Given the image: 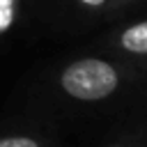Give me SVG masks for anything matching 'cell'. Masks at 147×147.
I'll return each instance as SVG.
<instances>
[{
  "instance_id": "obj_2",
  "label": "cell",
  "mask_w": 147,
  "mask_h": 147,
  "mask_svg": "<svg viewBox=\"0 0 147 147\" xmlns=\"http://www.w3.org/2000/svg\"><path fill=\"white\" fill-rule=\"evenodd\" d=\"M115 46L122 53H129L136 57H147V18L124 25L115 34Z\"/></svg>"
},
{
  "instance_id": "obj_6",
  "label": "cell",
  "mask_w": 147,
  "mask_h": 147,
  "mask_svg": "<svg viewBox=\"0 0 147 147\" xmlns=\"http://www.w3.org/2000/svg\"><path fill=\"white\" fill-rule=\"evenodd\" d=\"M108 147H133V145H108Z\"/></svg>"
},
{
  "instance_id": "obj_7",
  "label": "cell",
  "mask_w": 147,
  "mask_h": 147,
  "mask_svg": "<svg viewBox=\"0 0 147 147\" xmlns=\"http://www.w3.org/2000/svg\"><path fill=\"white\" fill-rule=\"evenodd\" d=\"M115 2H126V0H115Z\"/></svg>"
},
{
  "instance_id": "obj_1",
  "label": "cell",
  "mask_w": 147,
  "mask_h": 147,
  "mask_svg": "<svg viewBox=\"0 0 147 147\" xmlns=\"http://www.w3.org/2000/svg\"><path fill=\"white\" fill-rule=\"evenodd\" d=\"M124 80L122 67L103 57H78L62 67L57 87L74 101H103L110 99Z\"/></svg>"
},
{
  "instance_id": "obj_3",
  "label": "cell",
  "mask_w": 147,
  "mask_h": 147,
  "mask_svg": "<svg viewBox=\"0 0 147 147\" xmlns=\"http://www.w3.org/2000/svg\"><path fill=\"white\" fill-rule=\"evenodd\" d=\"M0 147H44L39 138H32V136H2L0 138Z\"/></svg>"
},
{
  "instance_id": "obj_5",
  "label": "cell",
  "mask_w": 147,
  "mask_h": 147,
  "mask_svg": "<svg viewBox=\"0 0 147 147\" xmlns=\"http://www.w3.org/2000/svg\"><path fill=\"white\" fill-rule=\"evenodd\" d=\"M80 7H85V9H106V7H110L115 0H76Z\"/></svg>"
},
{
  "instance_id": "obj_4",
  "label": "cell",
  "mask_w": 147,
  "mask_h": 147,
  "mask_svg": "<svg viewBox=\"0 0 147 147\" xmlns=\"http://www.w3.org/2000/svg\"><path fill=\"white\" fill-rule=\"evenodd\" d=\"M16 16V0H0V32H5Z\"/></svg>"
}]
</instances>
